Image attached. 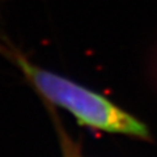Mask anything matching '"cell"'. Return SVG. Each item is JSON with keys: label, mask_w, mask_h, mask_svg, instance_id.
Here are the masks:
<instances>
[{"label": "cell", "mask_w": 157, "mask_h": 157, "mask_svg": "<svg viewBox=\"0 0 157 157\" xmlns=\"http://www.w3.org/2000/svg\"><path fill=\"white\" fill-rule=\"evenodd\" d=\"M0 54L12 62L39 94L78 121V123L114 134L147 139V126L111 101L64 76L34 64L9 39L0 33Z\"/></svg>", "instance_id": "6da1fadb"}]
</instances>
